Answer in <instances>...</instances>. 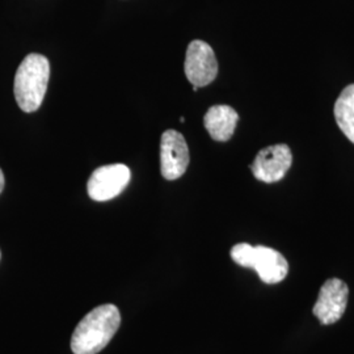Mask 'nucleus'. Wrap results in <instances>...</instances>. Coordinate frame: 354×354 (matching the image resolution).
<instances>
[{"instance_id": "obj_1", "label": "nucleus", "mask_w": 354, "mask_h": 354, "mask_svg": "<svg viewBox=\"0 0 354 354\" xmlns=\"http://www.w3.org/2000/svg\"><path fill=\"white\" fill-rule=\"evenodd\" d=\"M121 326V314L114 304H102L83 317L71 337L74 354H97L113 339Z\"/></svg>"}, {"instance_id": "obj_2", "label": "nucleus", "mask_w": 354, "mask_h": 354, "mask_svg": "<svg viewBox=\"0 0 354 354\" xmlns=\"http://www.w3.org/2000/svg\"><path fill=\"white\" fill-rule=\"evenodd\" d=\"M50 77V64L41 54H29L19 66L13 92L17 105L26 113L39 109Z\"/></svg>"}, {"instance_id": "obj_3", "label": "nucleus", "mask_w": 354, "mask_h": 354, "mask_svg": "<svg viewBox=\"0 0 354 354\" xmlns=\"http://www.w3.org/2000/svg\"><path fill=\"white\" fill-rule=\"evenodd\" d=\"M231 259L238 266L254 269L260 279L268 285L279 283L289 273V264L285 256L266 245L236 244L231 250Z\"/></svg>"}, {"instance_id": "obj_4", "label": "nucleus", "mask_w": 354, "mask_h": 354, "mask_svg": "<svg viewBox=\"0 0 354 354\" xmlns=\"http://www.w3.org/2000/svg\"><path fill=\"white\" fill-rule=\"evenodd\" d=\"M185 75L194 87H205L218 75V62L214 50L201 39L192 41L185 55Z\"/></svg>"}, {"instance_id": "obj_5", "label": "nucleus", "mask_w": 354, "mask_h": 354, "mask_svg": "<svg viewBox=\"0 0 354 354\" xmlns=\"http://www.w3.org/2000/svg\"><path fill=\"white\" fill-rule=\"evenodd\" d=\"M131 172L125 165H102L97 168L88 180L89 197L93 201H109L127 188Z\"/></svg>"}, {"instance_id": "obj_6", "label": "nucleus", "mask_w": 354, "mask_h": 354, "mask_svg": "<svg viewBox=\"0 0 354 354\" xmlns=\"http://www.w3.org/2000/svg\"><path fill=\"white\" fill-rule=\"evenodd\" d=\"M291 165L292 153L290 147L279 143L259 151L251 165V171L257 180L266 184H273L285 177Z\"/></svg>"}, {"instance_id": "obj_7", "label": "nucleus", "mask_w": 354, "mask_h": 354, "mask_svg": "<svg viewBox=\"0 0 354 354\" xmlns=\"http://www.w3.org/2000/svg\"><path fill=\"white\" fill-rule=\"evenodd\" d=\"M348 297L349 288L344 281L339 279H327L320 288L313 313L322 324H335L345 314Z\"/></svg>"}, {"instance_id": "obj_8", "label": "nucleus", "mask_w": 354, "mask_h": 354, "mask_svg": "<svg viewBox=\"0 0 354 354\" xmlns=\"http://www.w3.org/2000/svg\"><path fill=\"white\" fill-rule=\"evenodd\" d=\"M189 165V149L183 134L167 130L160 142V171L167 180H177L187 172Z\"/></svg>"}, {"instance_id": "obj_9", "label": "nucleus", "mask_w": 354, "mask_h": 354, "mask_svg": "<svg viewBox=\"0 0 354 354\" xmlns=\"http://www.w3.org/2000/svg\"><path fill=\"white\" fill-rule=\"evenodd\" d=\"M239 114L228 105H214L203 117V125L216 142H227L235 133Z\"/></svg>"}, {"instance_id": "obj_10", "label": "nucleus", "mask_w": 354, "mask_h": 354, "mask_svg": "<svg viewBox=\"0 0 354 354\" xmlns=\"http://www.w3.org/2000/svg\"><path fill=\"white\" fill-rule=\"evenodd\" d=\"M333 111L340 130L354 145V84L342 89Z\"/></svg>"}, {"instance_id": "obj_11", "label": "nucleus", "mask_w": 354, "mask_h": 354, "mask_svg": "<svg viewBox=\"0 0 354 354\" xmlns=\"http://www.w3.org/2000/svg\"><path fill=\"white\" fill-rule=\"evenodd\" d=\"M4 185H6V178H4V174L3 171L0 169V193L4 189Z\"/></svg>"}, {"instance_id": "obj_12", "label": "nucleus", "mask_w": 354, "mask_h": 354, "mask_svg": "<svg viewBox=\"0 0 354 354\" xmlns=\"http://www.w3.org/2000/svg\"><path fill=\"white\" fill-rule=\"evenodd\" d=\"M180 122H181V124H184V122H185V118H184V117H181V118H180Z\"/></svg>"}, {"instance_id": "obj_13", "label": "nucleus", "mask_w": 354, "mask_h": 354, "mask_svg": "<svg viewBox=\"0 0 354 354\" xmlns=\"http://www.w3.org/2000/svg\"><path fill=\"white\" fill-rule=\"evenodd\" d=\"M0 256H1V254H0Z\"/></svg>"}]
</instances>
